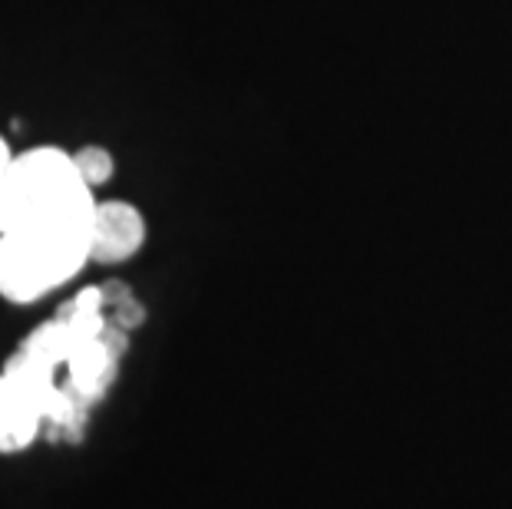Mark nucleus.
Wrapping results in <instances>:
<instances>
[{"mask_svg":"<svg viewBox=\"0 0 512 509\" xmlns=\"http://www.w3.org/2000/svg\"><path fill=\"white\" fill-rule=\"evenodd\" d=\"M96 189L83 179L70 149H14L0 169V235L10 232H86L93 235Z\"/></svg>","mask_w":512,"mask_h":509,"instance_id":"nucleus-1","label":"nucleus"},{"mask_svg":"<svg viewBox=\"0 0 512 509\" xmlns=\"http://www.w3.org/2000/svg\"><path fill=\"white\" fill-rule=\"evenodd\" d=\"M86 265H93V235L86 232L0 235V301L30 308L67 288Z\"/></svg>","mask_w":512,"mask_h":509,"instance_id":"nucleus-2","label":"nucleus"},{"mask_svg":"<svg viewBox=\"0 0 512 509\" xmlns=\"http://www.w3.org/2000/svg\"><path fill=\"white\" fill-rule=\"evenodd\" d=\"M146 245V215L133 202L106 199L93 219V265H123Z\"/></svg>","mask_w":512,"mask_h":509,"instance_id":"nucleus-3","label":"nucleus"},{"mask_svg":"<svg viewBox=\"0 0 512 509\" xmlns=\"http://www.w3.org/2000/svg\"><path fill=\"white\" fill-rule=\"evenodd\" d=\"M47 417L10 377L0 371V457H17L40 440Z\"/></svg>","mask_w":512,"mask_h":509,"instance_id":"nucleus-4","label":"nucleus"},{"mask_svg":"<svg viewBox=\"0 0 512 509\" xmlns=\"http://www.w3.org/2000/svg\"><path fill=\"white\" fill-rule=\"evenodd\" d=\"M73 159H76V166H80L83 179L90 182L93 189L106 186V182L116 176V159H113L110 149H103V146H83V149H76Z\"/></svg>","mask_w":512,"mask_h":509,"instance_id":"nucleus-5","label":"nucleus"},{"mask_svg":"<svg viewBox=\"0 0 512 509\" xmlns=\"http://www.w3.org/2000/svg\"><path fill=\"white\" fill-rule=\"evenodd\" d=\"M10 156H14V146H10V143H7V136L0 133V169L7 166V159H10Z\"/></svg>","mask_w":512,"mask_h":509,"instance_id":"nucleus-6","label":"nucleus"}]
</instances>
